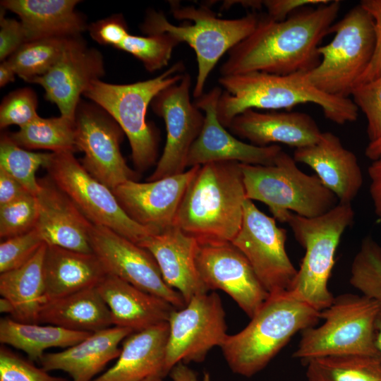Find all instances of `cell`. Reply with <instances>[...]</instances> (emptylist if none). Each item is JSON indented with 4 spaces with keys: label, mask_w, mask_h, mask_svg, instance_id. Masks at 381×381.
Wrapping results in <instances>:
<instances>
[{
    "label": "cell",
    "mask_w": 381,
    "mask_h": 381,
    "mask_svg": "<svg viewBox=\"0 0 381 381\" xmlns=\"http://www.w3.org/2000/svg\"><path fill=\"white\" fill-rule=\"evenodd\" d=\"M44 243L22 266L0 274V294L13 307L12 318L20 322L38 323L45 303L44 260Z\"/></svg>",
    "instance_id": "obj_31"
},
{
    "label": "cell",
    "mask_w": 381,
    "mask_h": 381,
    "mask_svg": "<svg viewBox=\"0 0 381 381\" xmlns=\"http://www.w3.org/2000/svg\"><path fill=\"white\" fill-rule=\"evenodd\" d=\"M39 215L36 195L26 193L0 206V237L7 239L36 228Z\"/></svg>",
    "instance_id": "obj_39"
},
{
    "label": "cell",
    "mask_w": 381,
    "mask_h": 381,
    "mask_svg": "<svg viewBox=\"0 0 381 381\" xmlns=\"http://www.w3.org/2000/svg\"><path fill=\"white\" fill-rule=\"evenodd\" d=\"M37 98L30 88H20L7 95L0 106V127L11 125L20 128L39 116L37 112Z\"/></svg>",
    "instance_id": "obj_42"
},
{
    "label": "cell",
    "mask_w": 381,
    "mask_h": 381,
    "mask_svg": "<svg viewBox=\"0 0 381 381\" xmlns=\"http://www.w3.org/2000/svg\"><path fill=\"white\" fill-rule=\"evenodd\" d=\"M228 128L233 135L258 147L282 143L296 149L316 143L322 134L315 120L307 114L262 113L253 109L237 115Z\"/></svg>",
    "instance_id": "obj_23"
},
{
    "label": "cell",
    "mask_w": 381,
    "mask_h": 381,
    "mask_svg": "<svg viewBox=\"0 0 381 381\" xmlns=\"http://www.w3.org/2000/svg\"><path fill=\"white\" fill-rule=\"evenodd\" d=\"M92 333L61 327L17 321L11 318L0 320V341L25 353L29 360L40 363L44 351L52 347L68 348Z\"/></svg>",
    "instance_id": "obj_32"
},
{
    "label": "cell",
    "mask_w": 381,
    "mask_h": 381,
    "mask_svg": "<svg viewBox=\"0 0 381 381\" xmlns=\"http://www.w3.org/2000/svg\"><path fill=\"white\" fill-rule=\"evenodd\" d=\"M25 43L20 21L0 16V60L4 61Z\"/></svg>",
    "instance_id": "obj_46"
},
{
    "label": "cell",
    "mask_w": 381,
    "mask_h": 381,
    "mask_svg": "<svg viewBox=\"0 0 381 381\" xmlns=\"http://www.w3.org/2000/svg\"><path fill=\"white\" fill-rule=\"evenodd\" d=\"M381 303L364 295L344 294L320 312L324 321L301 332L293 357L303 361L339 355L380 356L375 323Z\"/></svg>",
    "instance_id": "obj_9"
},
{
    "label": "cell",
    "mask_w": 381,
    "mask_h": 381,
    "mask_svg": "<svg viewBox=\"0 0 381 381\" xmlns=\"http://www.w3.org/2000/svg\"><path fill=\"white\" fill-rule=\"evenodd\" d=\"M77 150L84 153L81 164L92 176L114 190L128 181H137L120 150L123 131L102 108L80 102L75 117Z\"/></svg>",
    "instance_id": "obj_14"
},
{
    "label": "cell",
    "mask_w": 381,
    "mask_h": 381,
    "mask_svg": "<svg viewBox=\"0 0 381 381\" xmlns=\"http://www.w3.org/2000/svg\"><path fill=\"white\" fill-rule=\"evenodd\" d=\"M28 193L16 179L0 169V206L10 203Z\"/></svg>",
    "instance_id": "obj_48"
},
{
    "label": "cell",
    "mask_w": 381,
    "mask_h": 381,
    "mask_svg": "<svg viewBox=\"0 0 381 381\" xmlns=\"http://www.w3.org/2000/svg\"><path fill=\"white\" fill-rule=\"evenodd\" d=\"M185 66L178 61L156 78L130 84L93 82L83 95L106 111L126 135L135 167L147 170L157 162L159 135L146 120L149 104L164 89L179 83Z\"/></svg>",
    "instance_id": "obj_7"
},
{
    "label": "cell",
    "mask_w": 381,
    "mask_h": 381,
    "mask_svg": "<svg viewBox=\"0 0 381 381\" xmlns=\"http://www.w3.org/2000/svg\"><path fill=\"white\" fill-rule=\"evenodd\" d=\"M191 85V76L184 73L179 83L162 90L151 102L152 111L164 119L167 138L162 156L148 181L186 171L190 150L205 120V114L190 101Z\"/></svg>",
    "instance_id": "obj_15"
},
{
    "label": "cell",
    "mask_w": 381,
    "mask_h": 381,
    "mask_svg": "<svg viewBox=\"0 0 381 381\" xmlns=\"http://www.w3.org/2000/svg\"><path fill=\"white\" fill-rule=\"evenodd\" d=\"M370 193L375 214L381 219V155L368 167Z\"/></svg>",
    "instance_id": "obj_49"
},
{
    "label": "cell",
    "mask_w": 381,
    "mask_h": 381,
    "mask_svg": "<svg viewBox=\"0 0 381 381\" xmlns=\"http://www.w3.org/2000/svg\"><path fill=\"white\" fill-rule=\"evenodd\" d=\"M133 332L129 328L117 326L93 332L63 351L45 353L40 364L48 372H66L71 381H92L111 360L119 357L120 343Z\"/></svg>",
    "instance_id": "obj_26"
},
{
    "label": "cell",
    "mask_w": 381,
    "mask_h": 381,
    "mask_svg": "<svg viewBox=\"0 0 381 381\" xmlns=\"http://www.w3.org/2000/svg\"><path fill=\"white\" fill-rule=\"evenodd\" d=\"M203 381H210V375L207 373H204Z\"/></svg>",
    "instance_id": "obj_56"
},
{
    "label": "cell",
    "mask_w": 381,
    "mask_h": 381,
    "mask_svg": "<svg viewBox=\"0 0 381 381\" xmlns=\"http://www.w3.org/2000/svg\"><path fill=\"white\" fill-rule=\"evenodd\" d=\"M222 92L215 87L196 99L195 104L204 111L202 130L193 144L187 167L209 163L233 161L243 164L271 165L282 150L278 145L258 147L237 139L219 122L217 107Z\"/></svg>",
    "instance_id": "obj_19"
},
{
    "label": "cell",
    "mask_w": 381,
    "mask_h": 381,
    "mask_svg": "<svg viewBox=\"0 0 381 381\" xmlns=\"http://www.w3.org/2000/svg\"><path fill=\"white\" fill-rule=\"evenodd\" d=\"M165 373L179 363L202 362L214 347L222 345L228 334L226 314L219 296L205 293L193 297L168 320Z\"/></svg>",
    "instance_id": "obj_12"
},
{
    "label": "cell",
    "mask_w": 381,
    "mask_h": 381,
    "mask_svg": "<svg viewBox=\"0 0 381 381\" xmlns=\"http://www.w3.org/2000/svg\"><path fill=\"white\" fill-rule=\"evenodd\" d=\"M329 0H265L262 1L267 11V16L275 21H283L289 16L301 8L310 5H320L328 3Z\"/></svg>",
    "instance_id": "obj_47"
},
{
    "label": "cell",
    "mask_w": 381,
    "mask_h": 381,
    "mask_svg": "<svg viewBox=\"0 0 381 381\" xmlns=\"http://www.w3.org/2000/svg\"><path fill=\"white\" fill-rule=\"evenodd\" d=\"M375 346L377 349L380 358L381 359V306L377 313L376 320H375Z\"/></svg>",
    "instance_id": "obj_53"
},
{
    "label": "cell",
    "mask_w": 381,
    "mask_h": 381,
    "mask_svg": "<svg viewBox=\"0 0 381 381\" xmlns=\"http://www.w3.org/2000/svg\"><path fill=\"white\" fill-rule=\"evenodd\" d=\"M39 323L90 333L113 325L111 312L97 286L45 302Z\"/></svg>",
    "instance_id": "obj_30"
},
{
    "label": "cell",
    "mask_w": 381,
    "mask_h": 381,
    "mask_svg": "<svg viewBox=\"0 0 381 381\" xmlns=\"http://www.w3.org/2000/svg\"><path fill=\"white\" fill-rule=\"evenodd\" d=\"M0 311L3 313H8L11 315L13 313V307L6 298L3 297L0 299Z\"/></svg>",
    "instance_id": "obj_54"
},
{
    "label": "cell",
    "mask_w": 381,
    "mask_h": 381,
    "mask_svg": "<svg viewBox=\"0 0 381 381\" xmlns=\"http://www.w3.org/2000/svg\"><path fill=\"white\" fill-rule=\"evenodd\" d=\"M246 199L241 163L201 165L185 191L174 225L199 242H231L241 229Z\"/></svg>",
    "instance_id": "obj_2"
},
{
    "label": "cell",
    "mask_w": 381,
    "mask_h": 381,
    "mask_svg": "<svg viewBox=\"0 0 381 381\" xmlns=\"http://www.w3.org/2000/svg\"><path fill=\"white\" fill-rule=\"evenodd\" d=\"M286 240V229L246 199L241 229L231 243L248 259L269 294L289 291L297 274L285 249Z\"/></svg>",
    "instance_id": "obj_13"
},
{
    "label": "cell",
    "mask_w": 381,
    "mask_h": 381,
    "mask_svg": "<svg viewBox=\"0 0 381 381\" xmlns=\"http://www.w3.org/2000/svg\"><path fill=\"white\" fill-rule=\"evenodd\" d=\"M0 381H71L52 376L42 367L3 346L0 348Z\"/></svg>",
    "instance_id": "obj_43"
},
{
    "label": "cell",
    "mask_w": 381,
    "mask_h": 381,
    "mask_svg": "<svg viewBox=\"0 0 381 381\" xmlns=\"http://www.w3.org/2000/svg\"><path fill=\"white\" fill-rule=\"evenodd\" d=\"M360 5L370 15L374 21L376 47L369 66L359 78L356 85L370 81L381 74V0H362Z\"/></svg>",
    "instance_id": "obj_45"
},
{
    "label": "cell",
    "mask_w": 381,
    "mask_h": 381,
    "mask_svg": "<svg viewBox=\"0 0 381 381\" xmlns=\"http://www.w3.org/2000/svg\"><path fill=\"white\" fill-rule=\"evenodd\" d=\"M90 240L92 253L107 274L167 301L176 309L186 306L181 294L164 282L155 258L147 250L100 226L92 225Z\"/></svg>",
    "instance_id": "obj_17"
},
{
    "label": "cell",
    "mask_w": 381,
    "mask_h": 381,
    "mask_svg": "<svg viewBox=\"0 0 381 381\" xmlns=\"http://www.w3.org/2000/svg\"><path fill=\"white\" fill-rule=\"evenodd\" d=\"M354 211L351 203H340L327 213L306 218L291 212L283 222L291 227L294 237L305 249L291 289L286 294L322 311L334 297L328 281L334 264V255L345 229L352 224Z\"/></svg>",
    "instance_id": "obj_6"
},
{
    "label": "cell",
    "mask_w": 381,
    "mask_h": 381,
    "mask_svg": "<svg viewBox=\"0 0 381 381\" xmlns=\"http://www.w3.org/2000/svg\"><path fill=\"white\" fill-rule=\"evenodd\" d=\"M339 1L301 8L283 21L260 16L250 35L228 52L221 75L250 72L289 75L308 72L320 61L319 44L340 10Z\"/></svg>",
    "instance_id": "obj_1"
},
{
    "label": "cell",
    "mask_w": 381,
    "mask_h": 381,
    "mask_svg": "<svg viewBox=\"0 0 381 381\" xmlns=\"http://www.w3.org/2000/svg\"><path fill=\"white\" fill-rule=\"evenodd\" d=\"M169 4L173 16L185 20L183 23L174 25L162 11L150 10L140 28L147 35L168 33L194 50L198 74L193 95L198 99L204 94L207 80L218 61L252 33L260 15L250 13L239 18L222 19L207 6H182L177 1Z\"/></svg>",
    "instance_id": "obj_5"
},
{
    "label": "cell",
    "mask_w": 381,
    "mask_h": 381,
    "mask_svg": "<svg viewBox=\"0 0 381 381\" xmlns=\"http://www.w3.org/2000/svg\"><path fill=\"white\" fill-rule=\"evenodd\" d=\"M44 168L93 225L108 228L136 244L153 234L128 216L112 190L88 173L73 152H51Z\"/></svg>",
    "instance_id": "obj_11"
},
{
    "label": "cell",
    "mask_w": 381,
    "mask_h": 381,
    "mask_svg": "<svg viewBox=\"0 0 381 381\" xmlns=\"http://www.w3.org/2000/svg\"><path fill=\"white\" fill-rule=\"evenodd\" d=\"M306 72L276 75L263 72L221 75L224 88L217 103V118L228 128L231 121L244 111L291 109L302 104L313 103L329 121L344 124L356 121L358 109L349 98L327 95L312 85Z\"/></svg>",
    "instance_id": "obj_3"
},
{
    "label": "cell",
    "mask_w": 381,
    "mask_h": 381,
    "mask_svg": "<svg viewBox=\"0 0 381 381\" xmlns=\"http://www.w3.org/2000/svg\"><path fill=\"white\" fill-rule=\"evenodd\" d=\"M104 75L101 53L87 47L79 35L71 39L59 61L32 83L44 87L45 98L58 107L61 116L75 121L80 95Z\"/></svg>",
    "instance_id": "obj_20"
},
{
    "label": "cell",
    "mask_w": 381,
    "mask_h": 381,
    "mask_svg": "<svg viewBox=\"0 0 381 381\" xmlns=\"http://www.w3.org/2000/svg\"><path fill=\"white\" fill-rule=\"evenodd\" d=\"M93 40L101 44L116 48L130 34L128 25L121 15L98 20L87 27Z\"/></svg>",
    "instance_id": "obj_44"
},
{
    "label": "cell",
    "mask_w": 381,
    "mask_h": 381,
    "mask_svg": "<svg viewBox=\"0 0 381 381\" xmlns=\"http://www.w3.org/2000/svg\"><path fill=\"white\" fill-rule=\"evenodd\" d=\"M196 267L210 290L219 289L251 318L270 294L246 256L231 242H199Z\"/></svg>",
    "instance_id": "obj_16"
},
{
    "label": "cell",
    "mask_w": 381,
    "mask_h": 381,
    "mask_svg": "<svg viewBox=\"0 0 381 381\" xmlns=\"http://www.w3.org/2000/svg\"><path fill=\"white\" fill-rule=\"evenodd\" d=\"M241 167L246 198L265 203L280 222L288 212L314 218L339 202L318 176L302 171L294 159L283 150L273 164L241 163Z\"/></svg>",
    "instance_id": "obj_8"
},
{
    "label": "cell",
    "mask_w": 381,
    "mask_h": 381,
    "mask_svg": "<svg viewBox=\"0 0 381 381\" xmlns=\"http://www.w3.org/2000/svg\"><path fill=\"white\" fill-rule=\"evenodd\" d=\"M75 121L67 117L42 118L40 116L13 133H8L19 146L28 150L44 149L52 152L76 150Z\"/></svg>",
    "instance_id": "obj_34"
},
{
    "label": "cell",
    "mask_w": 381,
    "mask_h": 381,
    "mask_svg": "<svg viewBox=\"0 0 381 381\" xmlns=\"http://www.w3.org/2000/svg\"><path fill=\"white\" fill-rule=\"evenodd\" d=\"M365 155L372 161L376 159L381 155V137L369 143L365 148Z\"/></svg>",
    "instance_id": "obj_52"
},
{
    "label": "cell",
    "mask_w": 381,
    "mask_h": 381,
    "mask_svg": "<svg viewBox=\"0 0 381 381\" xmlns=\"http://www.w3.org/2000/svg\"><path fill=\"white\" fill-rule=\"evenodd\" d=\"M293 158L312 168L340 203H351L363 185V174L356 156L345 148L333 133L322 132L316 143L296 148Z\"/></svg>",
    "instance_id": "obj_24"
},
{
    "label": "cell",
    "mask_w": 381,
    "mask_h": 381,
    "mask_svg": "<svg viewBox=\"0 0 381 381\" xmlns=\"http://www.w3.org/2000/svg\"><path fill=\"white\" fill-rule=\"evenodd\" d=\"M44 274L47 302L96 286L107 273L93 253L47 245Z\"/></svg>",
    "instance_id": "obj_29"
},
{
    "label": "cell",
    "mask_w": 381,
    "mask_h": 381,
    "mask_svg": "<svg viewBox=\"0 0 381 381\" xmlns=\"http://www.w3.org/2000/svg\"><path fill=\"white\" fill-rule=\"evenodd\" d=\"M44 243L36 228L25 234L3 240L0 244V273L24 265Z\"/></svg>",
    "instance_id": "obj_40"
},
{
    "label": "cell",
    "mask_w": 381,
    "mask_h": 381,
    "mask_svg": "<svg viewBox=\"0 0 381 381\" xmlns=\"http://www.w3.org/2000/svg\"><path fill=\"white\" fill-rule=\"evenodd\" d=\"M352 100L367 120V135L370 142L381 137V74L376 78L356 85Z\"/></svg>",
    "instance_id": "obj_41"
},
{
    "label": "cell",
    "mask_w": 381,
    "mask_h": 381,
    "mask_svg": "<svg viewBox=\"0 0 381 381\" xmlns=\"http://www.w3.org/2000/svg\"><path fill=\"white\" fill-rule=\"evenodd\" d=\"M77 0H4L3 8L16 13L25 42L52 37L79 36L87 28L75 10Z\"/></svg>",
    "instance_id": "obj_28"
},
{
    "label": "cell",
    "mask_w": 381,
    "mask_h": 381,
    "mask_svg": "<svg viewBox=\"0 0 381 381\" xmlns=\"http://www.w3.org/2000/svg\"><path fill=\"white\" fill-rule=\"evenodd\" d=\"M39 215L36 229L47 246L92 253V224L48 176L38 179Z\"/></svg>",
    "instance_id": "obj_21"
},
{
    "label": "cell",
    "mask_w": 381,
    "mask_h": 381,
    "mask_svg": "<svg viewBox=\"0 0 381 381\" xmlns=\"http://www.w3.org/2000/svg\"><path fill=\"white\" fill-rule=\"evenodd\" d=\"M250 322L228 334L221 349L229 368L250 377L263 369L297 332L317 325L320 311L285 293L270 294Z\"/></svg>",
    "instance_id": "obj_4"
},
{
    "label": "cell",
    "mask_w": 381,
    "mask_h": 381,
    "mask_svg": "<svg viewBox=\"0 0 381 381\" xmlns=\"http://www.w3.org/2000/svg\"><path fill=\"white\" fill-rule=\"evenodd\" d=\"M330 32L334 33L332 40L318 47L319 64L306 75L318 90L349 98L375 54L374 21L359 4L334 23Z\"/></svg>",
    "instance_id": "obj_10"
},
{
    "label": "cell",
    "mask_w": 381,
    "mask_h": 381,
    "mask_svg": "<svg viewBox=\"0 0 381 381\" xmlns=\"http://www.w3.org/2000/svg\"><path fill=\"white\" fill-rule=\"evenodd\" d=\"M72 37H52L27 42L6 60L17 75L32 83L59 61Z\"/></svg>",
    "instance_id": "obj_35"
},
{
    "label": "cell",
    "mask_w": 381,
    "mask_h": 381,
    "mask_svg": "<svg viewBox=\"0 0 381 381\" xmlns=\"http://www.w3.org/2000/svg\"><path fill=\"white\" fill-rule=\"evenodd\" d=\"M138 245L152 255L164 282L179 291L186 303L209 292L196 267V238L173 225L161 233L147 236Z\"/></svg>",
    "instance_id": "obj_22"
},
{
    "label": "cell",
    "mask_w": 381,
    "mask_h": 381,
    "mask_svg": "<svg viewBox=\"0 0 381 381\" xmlns=\"http://www.w3.org/2000/svg\"><path fill=\"white\" fill-rule=\"evenodd\" d=\"M363 295L381 303V247L371 237H365L353 258L349 280Z\"/></svg>",
    "instance_id": "obj_37"
},
{
    "label": "cell",
    "mask_w": 381,
    "mask_h": 381,
    "mask_svg": "<svg viewBox=\"0 0 381 381\" xmlns=\"http://www.w3.org/2000/svg\"><path fill=\"white\" fill-rule=\"evenodd\" d=\"M168 322L128 335L116 363L92 381H142L166 376L165 356Z\"/></svg>",
    "instance_id": "obj_27"
},
{
    "label": "cell",
    "mask_w": 381,
    "mask_h": 381,
    "mask_svg": "<svg viewBox=\"0 0 381 381\" xmlns=\"http://www.w3.org/2000/svg\"><path fill=\"white\" fill-rule=\"evenodd\" d=\"M199 167L147 183L128 181L112 191L130 218L159 234L174 225L185 191Z\"/></svg>",
    "instance_id": "obj_18"
},
{
    "label": "cell",
    "mask_w": 381,
    "mask_h": 381,
    "mask_svg": "<svg viewBox=\"0 0 381 381\" xmlns=\"http://www.w3.org/2000/svg\"><path fill=\"white\" fill-rule=\"evenodd\" d=\"M169 375L173 381H199L196 373L181 362L170 370Z\"/></svg>",
    "instance_id": "obj_50"
},
{
    "label": "cell",
    "mask_w": 381,
    "mask_h": 381,
    "mask_svg": "<svg viewBox=\"0 0 381 381\" xmlns=\"http://www.w3.org/2000/svg\"><path fill=\"white\" fill-rule=\"evenodd\" d=\"M16 75L11 65L7 60L1 62L0 65V87H2L6 84L15 80Z\"/></svg>",
    "instance_id": "obj_51"
},
{
    "label": "cell",
    "mask_w": 381,
    "mask_h": 381,
    "mask_svg": "<svg viewBox=\"0 0 381 381\" xmlns=\"http://www.w3.org/2000/svg\"><path fill=\"white\" fill-rule=\"evenodd\" d=\"M108 306L113 326L140 332L168 322L176 309L167 301L110 274L97 285Z\"/></svg>",
    "instance_id": "obj_25"
},
{
    "label": "cell",
    "mask_w": 381,
    "mask_h": 381,
    "mask_svg": "<svg viewBox=\"0 0 381 381\" xmlns=\"http://www.w3.org/2000/svg\"><path fill=\"white\" fill-rule=\"evenodd\" d=\"M180 43L168 33L138 36L129 34L116 49L139 59L149 72L168 66L174 48Z\"/></svg>",
    "instance_id": "obj_38"
},
{
    "label": "cell",
    "mask_w": 381,
    "mask_h": 381,
    "mask_svg": "<svg viewBox=\"0 0 381 381\" xmlns=\"http://www.w3.org/2000/svg\"><path fill=\"white\" fill-rule=\"evenodd\" d=\"M49 153L27 150L16 144L8 133H3L0 140V169L16 179L25 190L36 195L39 190L36 172L45 167Z\"/></svg>",
    "instance_id": "obj_36"
},
{
    "label": "cell",
    "mask_w": 381,
    "mask_h": 381,
    "mask_svg": "<svg viewBox=\"0 0 381 381\" xmlns=\"http://www.w3.org/2000/svg\"><path fill=\"white\" fill-rule=\"evenodd\" d=\"M304 362L308 381H381L380 356L339 355Z\"/></svg>",
    "instance_id": "obj_33"
},
{
    "label": "cell",
    "mask_w": 381,
    "mask_h": 381,
    "mask_svg": "<svg viewBox=\"0 0 381 381\" xmlns=\"http://www.w3.org/2000/svg\"><path fill=\"white\" fill-rule=\"evenodd\" d=\"M163 377L160 376H151L142 381H162Z\"/></svg>",
    "instance_id": "obj_55"
}]
</instances>
